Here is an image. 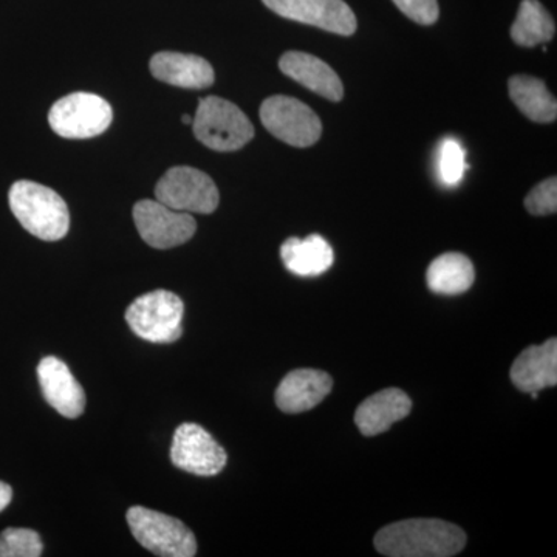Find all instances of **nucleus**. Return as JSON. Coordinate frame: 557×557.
Returning <instances> with one entry per match:
<instances>
[{
  "label": "nucleus",
  "mask_w": 557,
  "mask_h": 557,
  "mask_svg": "<svg viewBox=\"0 0 557 557\" xmlns=\"http://www.w3.org/2000/svg\"><path fill=\"white\" fill-rule=\"evenodd\" d=\"M467 545L460 527L438 519H410L384 527L375 548L388 557H450Z\"/></svg>",
  "instance_id": "obj_1"
},
{
  "label": "nucleus",
  "mask_w": 557,
  "mask_h": 557,
  "mask_svg": "<svg viewBox=\"0 0 557 557\" xmlns=\"http://www.w3.org/2000/svg\"><path fill=\"white\" fill-rule=\"evenodd\" d=\"M10 208L22 226L40 240L57 242L67 236L70 214L60 194L39 183L20 180L11 186Z\"/></svg>",
  "instance_id": "obj_2"
},
{
  "label": "nucleus",
  "mask_w": 557,
  "mask_h": 557,
  "mask_svg": "<svg viewBox=\"0 0 557 557\" xmlns=\"http://www.w3.org/2000/svg\"><path fill=\"white\" fill-rule=\"evenodd\" d=\"M193 129L200 143L218 152L239 150L255 137L248 116L236 104L219 97L199 101Z\"/></svg>",
  "instance_id": "obj_3"
},
{
  "label": "nucleus",
  "mask_w": 557,
  "mask_h": 557,
  "mask_svg": "<svg viewBox=\"0 0 557 557\" xmlns=\"http://www.w3.org/2000/svg\"><path fill=\"white\" fill-rule=\"evenodd\" d=\"M183 300L168 289H156L139 296L126 311V321L139 338L156 344H170L182 336Z\"/></svg>",
  "instance_id": "obj_4"
},
{
  "label": "nucleus",
  "mask_w": 557,
  "mask_h": 557,
  "mask_svg": "<svg viewBox=\"0 0 557 557\" xmlns=\"http://www.w3.org/2000/svg\"><path fill=\"white\" fill-rule=\"evenodd\" d=\"M132 534L141 547L163 557H193L197 541L182 520L143 507H132L126 515Z\"/></svg>",
  "instance_id": "obj_5"
},
{
  "label": "nucleus",
  "mask_w": 557,
  "mask_h": 557,
  "mask_svg": "<svg viewBox=\"0 0 557 557\" xmlns=\"http://www.w3.org/2000/svg\"><path fill=\"white\" fill-rule=\"evenodd\" d=\"M113 110L108 101L94 94L67 95L50 109L51 129L62 138H94L109 129Z\"/></svg>",
  "instance_id": "obj_6"
},
{
  "label": "nucleus",
  "mask_w": 557,
  "mask_h": 557,
  "mask_svg": "<svg viewBox=\"0 0 557 557\" xmlns=\"http://www.w3.org/2000/svg\"><path fill=\"white\" fill-rule=\"evenodd\" d=\"M260 121L271 135L295 148L313 146L322 134V123L317 113L296 98L284 95L262 102Z\"/></svg>",
  "instance_id": "obj_7"
},
{
  "label": "nucleus",
  "mask_w": 557,
  "mask_h": 557,
  "mask_svg": "<svg viewBox=\"0 0 557 557\" xmlns=\"http://www.w3.org/2000/svg\"><path fill=\"white\" fill-rule=\"evenodd\" d=\"M160 203L175 211L211 214L219 207V189L208 174L196 168L177 166L168 171L156 186Z\"/></svg>",
  "instance_id": "obj_8"
},
{
  "label": "nucleus",
  "mask_w": 557,
  "mask_h": 557,
  "mask_svg": "<svg viewBox=\"0 0 557 557\" xmlns=\"http://www.w3.org/2000/svg\"><path fill=\"white\" fill-rule=\"evenodd\" d=\"M135 225L149 247L170 249L193 239L197 222L189 212L175 211L159 200H141L134 207Z\"/></svg>",
  "instance_id": "obj_9"
},
{
  "label": "nucleus",
  "mask_w": 557,
  "mask_h": 557,
  "mask_svg": "<svg viewBox=\"0 0 557 557\" xmlns=\"http://www.w3.org/2000/svg\"><path fill=\"white\" fill-rule=\"evenodd\" d=\"M171 460L175 467L189 474L212 478L226 467L228 456L207 429L199 424L185 423L175 431Z\"/></svg>",
  "instance_id": "obj_10"
},
{
  "label": "nucleus",
  "mask_w": 557,
  "mask_h": 557,
  "mask_svg": "<svg viewBox=\"0 0 557 557\" xmlns=\"http://www.w3.org/2000/svg\"><path fill=\"white\" fill-rule=\"evenodd\" d=\"M285 20L313 25L321 30L350 36L357 32V16L344 0H262Z\"/></svg>",
  "instance_id": "obj_11"
},
{
  "label": "nucleus",
  "mask_w": 557,
  "mask_h": 557,
  "mask_svg": "<svg viewBox=\"0 0 557 557\" xmlns=\"http://www.w3.org/2000/svg\"><path fill=\"white\" fill-rule=\"evenodd\" d=\"M38 379L44 398L51 408L65 418H78L86 409V394L69 366L57 357L39 362Z\"/></svg>",
  "instance_id": "obj_12"
},
{
  "label": "nucleus",
  "mask_w": 557,
  "mask_h": 557,
  "mask_svg": "<svg viewBox=\"0 0 557 557\" xmlns=\"http://www.w3.org/2000/svg\"><path fill=\"white\" fill-rule=\"evenodd\" d=\"M333 381L329 373L317 369L289 372L276 391L277 408L285 413H300L317 408L330 392Z\"/></svg>",
  "instance_id": "obj_13"
},
{
  "label": "nucleus",
  "mask_w": 557,
  "mask_h": 557,
  "mask_svg": "<svg viewBox=\"0 0 557 557\" xmlns=\"http://www.w3.org/2000/svg\"><path fill=\"white\" fill-rule=\"evenodd\" d=\"M278 69L300 86L338 102L344 98V86L335 70L313 54L287 51L278 61Z\"/></svg>",
  "instance_id": "obj_14"
},
{
  "label": "nucleus",
  "mask_w": 557,
  "mask_h": 557,
  "mask_svg": "<svg viewBox=\"0 0 557 557\" xmlns=\"http://www.w3.org/2000/svg\"><path fill=\"white\" fill-rule=\"evenodd\" d=\"M150 73L161 83L182 89H207L214 84V69L196 54L160 51L150 60Z\"/></svg>",
  "instance_id": "obj_15"
},
{
  "label": "nucleus",
  "mask_w": 557,
  "mask_h": 557,
  "mask_svg": "<svg viewBox=\"0 0 557 557\" xmlns=\"http://www.w3.org/2000/svg\"><path fill=\"white\" fill-rule=\"evenodd\" d=\"M412 409V399L399 388H384L362 401L355 413L359 431L366 437H375L388 431Z\"/></svg>",
  "instance_id": "obj_16"
},
{
  "label": "nucleus",
  "mask_w": 557,
  "mask_h": 557,
  "mask_svg": "<svg viewBox=\"0 0 557 557\" xmlns=\"http://www.w3.org/2000/svg\"><path fill=\"white\" fill-rule=\"evenodd\" d=\"M511 381L519 391L539 392L557 384V341L531 346L520 354L511 368Z\"/></svg>",
  "instance_id": "obj_17"
},
{
  "label": "nucleus",
  "mask_w": 557,
  "mask_h": 557,
  "mask_svg": "<svg viewBox=\"0 0 557 557\" xmlns=\"http://www.w3.org/2000/svg\"><path fill=\"white\" fill-rule=\"evenodd\" d=\"M285 267L296 276L313 277L325 273L333 265V249L324 237L311 234L306 239L289 237L281 247Z\"/></svg>",
  "instance_id": "obj_18"
},
{
  "label": "nucleus",
  "mask_w": 557,
  "mask_h": 557,
  "mask_svg": "<svg viewBox=\"0 0 557 557\" xmlns=\"http://www.w3.org/2000/svg\"><path fill=\"white\" fill-rule=\"evenodd\" d=\"M509 97L520 112L536 123H553L557 119L556 98L549 94L544 81L533 76H512L508 83Z\"/></svg>",
  "instance_id": "obj_19"
},
{
  "label": "nucleus",
  "mask_w": 557,
  "mask_h": 557,
  "mask_svg": "<svg viewBox=\"0 0 557 557\" xmlns=\"http://www.w3.org/2000/svg\"><path fill=\"white\" fill-rule=\"evenodd\" d=\"M475 271L471 260L460 252H446L428 269L429 288L438 295H461L474 284Z\"/></svg>",
  "instance_id": "obj_20"
},
{
  "label": "nucleus",
  "mask_w": 557,
  "mask_h": 557,
  "mask_svg": "<svg viewBox=\"0 0 557 557\" xmlns=\"http://www.w3.org/2000/svg\"><path fill=\"white\" fill-rule=\"evenodd\" d=\"M556 25L539 0H522L518 17L511 27V38L518 46L534 47L555 38Z\"/></svg>",
  "instance_id": "obj_21"
},
{
  "label": "nucleus",
  "mask_w": 557,
  "mask_h": 557,
  "mask_svg": "<svg viewBox=\"0 0 557 557\" xmlns=\"http://www.w3.org/2000/svg\"><path fill=\"white\" fill-rule=\"evenodd\" d=\"M42 541L30 528H7L0 533V557L42 556Z\"/></svg>",
  "instance_id": "obj_22"
},
{
  "label": "nucleus",
  "mask_w": 557,
  "mask_h": 557,
  "mask_svg": "<svg viewBox=\"0 0 557 557\" xmlns=\"http://www.w3.org/2000/svg\"><path fill=\"white\" fill-rule=\"evenodd\" d=\"M465 164V150L460 143L454 138L445 139L438 153V175L442 182L448 186L457 185L467 170Z\"/></svg>",
  "instance_id": "obj_23"
},
{
  "label": "nucleus",
  "mask_w": 557,
  "mask_h": 557,
  "mask_svg": "<svg viewBox=\"0 0 557 557\" xmlns=\"http://www.w3.org/2000/svg\"><path fill=\"white\" fill-rule=\"evenodd\" d=\"M525 208L533 215L555 214L557 211V180H545L531 190L525 199Z\"/></svg>",
  "instance_id": "obj_24"
},
{
  "label": "nucleus",
  "mask_w": 557,
  "mask_h": 557,
  "mask_svg": "<svg viewBox=\"0 0 557 557\" xmlns=\"http://www.w3.org/2000/svg\"><path fill=\"white\" fill-rule=\"evenodd\" d=\"M395 5L409 20L420 25H432L438 20L437 0H394Z\"/></svg>",
  "instance_id": "obj_25"
},
{
  "label": "nucleus",
  "mask_w": 557,
  "mask_h": 557,
  "mask_svg": "<svg viewBox=\"0 0 557 557\" xmlns=\"http://www.w3.org/2000/svg\"><path fill=\"white\" fill-rule=\"evenodd\" d=\"M13 500V487L9 483L0 482V512L3 511Z\"/></svg>",
  "instance_id": "obj_26"
},
{
  "label": "nucleus",
  "mask_w": 557,
  "mask_h": 557,
  "mask_svg": "<svg viewBox=\"0 0 557 557\" xmlns=\"http://www.w3.org/2000/svg\"><path fill=\"white\" fill-rule=\"evenodd\" d=\"M193 120H194V119H190V116H189V115H183V116H182V121H183V123H185V124H193Z\"/></svg>",
  "instance_id": "obj_27"
}]
</instances>
